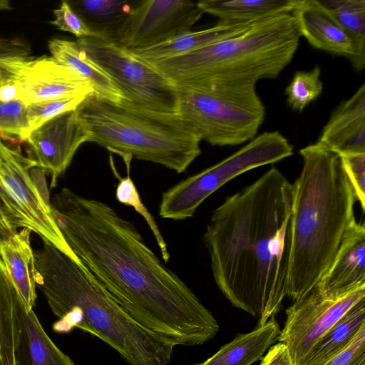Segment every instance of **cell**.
I'll return each mask as SVG.
<instances>
[{
  "label": "cell",
  "instance_id": "cell-38",
  "mask_svg": "<svg viewBox=\"0 0 365 365\" xmlns=\"http://www.w3.org/2000/svg\"><path fill=\"white\" fill-rule=\"evenodd\" d=\"M10 235L6 230H5L1 225H0V244L6 240Z\"/></svg>",
  "mask_w": 365,
  "mask_h": 365
},
{
  "label": "cell",
  "instance_id": "cell-36",
  "mask_svg": "<svg viewBox=\"0 0 365 365\" xmlns=\"http://www.w3.org/2000/svg\"><path fill=\"white\" fill-rule=\"evenodd\" d=\"M0 225L6 230L10 235H13L16 232V228L13 225L12 222L8 217L6 212L0 201Z\"/></svg>",
  "mask_w": 365,
  "mask_h": 365
},
{
  "label": "cell",
  "instance_id": "cell-20",
  "mask_svg": "<svg viewBox=\"0 0 365 365\" xmlns=\"http://www.w3.org/2000/svg\"><path fill=\"white\" fill-rule=\"evenodd\" d=\"M274 317L246 334L237 335L206 361L193 365H252L259 361L280 334Z\"/></svg>",
  "mask_w": 365,
  "mask_h": 365
},
{
  "label": "cell",
  "instance_id": "cell-17",
  "mask_svg": "<svg viewBox=\"0 0 365 365\" xmlns=\"http://www.w3.org/2000/svg\"><path fill=\"white\" fill-rule=\"evenodd\" d=\"M291 14L300 35L312 46L353 61L355 48L351 39L322 1L297 0Z\"/></svg>",
  "mask_w": 365,
  "mask_h": 365
},
{
  "label": "cell",
  "instance_id": "cell-30",
  "mask_svg": "<svg viewBox=\"0 0 365 365\" xmlns=\"http://www.w3.org/2000/svg\"><path fill=\"white\" fill-rule=\"evenodd\" d=\"M86 98H63L28 105L27 119L30 133L62 113L76 110Z\"/></svg>",
  "mask_w": 365,
  "mask_h": 365
},
{
  "label": "cell",
  "instance_id": "cell-29",
  "mask_svg": "<svg viewBox=\"0 0 365 365\" xmlns=\"http://www.w3.org/2000/svg\"><path fill=\"white\" fill-rule=\"evenodd\" d=\"M29 133L27 105L20 100L0 101V137L25 142Z\"/></svg>",
  "mask_w": 365,
  "mask_h": 365
},
{
  "label": "cell",
  "instance_id": "cell-34",
  "mask_svg": "<svg viewBox=\"0 0 365 365\" xmlns=\"http://www.w3.org/2000/svg\"><path fill=\"white\" fill-rule=\"evenodd\" d=\"M30 53L31 48L26 41L0 36V58L29 57Z\"/></svg>",
  "mask_w": 365,
  "mask_h": 365
},
{
  "label": "cell",
  "instance_id": "cell-33",
  "mask_svg": "<svg viewBox=\"0 0 365 365\" xmlns=\"http://www.w3.org/2000/svg\"><path fill=\"white\" fill-rule=\"evenodd\" d=\"M365 356V324L339 351L321 365H356Z\"/></svg>",
  "mask_w": 365,
  "mask_h": 365
},
{
  "label": "cell",
  "instance_id": "cell-16",
  "mask_svg": "<svg viewBox=\"0 0 365 365\" xmlns=\"http://www.w3.org/2000/svg\"><path fill=\"white\" fill-rule=\"evenodd\" d=\"M365 287V226L354 220L344 233L329 267L315 287L327 298Z\"/></svg>",
  "mask_w": 365,
  "mask_h": 365
},
{
  "label": "cell",
  "instance_id": "cell-27",
  "mask_svg": "<svg viewBox=\"0 0 365 365\" xmlns=\"http://www.w3.org/2000/svg\"><path fill=\"white\" fill-rule=\"evenodd\" d=\"M123 159L127 170V176L125 178H121L118 174L113 163V162L110 158L111 168L115 176L119 179L115 190L116 199L119 202L132 207L144 218L155 237L164 262H168L170 259V254L166 242L154 217L142 202L138 190L130 178V165L132 158L125 157Z\"/></svg>",
  "mask_w": 365,
  "mask_h": 365
},
{
  "label": "cell",
  "instance_id": "cell-7",
  "mask_svg": "<svg viewBox=\"0 0 365 365\" xmlns=\"http://www.w3.org/2000/svg\"><path fill=\"white\" fill-rule=\"evenodd\" d=\"M178 88V87H177ZM179 114L201 140L212 145H237L257 136L265 108L256 88L212 92L178 88Z\"/></svg>",
  "mask_w": 365,
  "mask_h": 365
},
{
  "label": "cell",
  "instance_id": "cell-32",
  "mask_svg": "<svg viewBox=\"0 0 365 365\" xmlns=\"http://www.w3.org/2000/svg\"><path fill=\"white\" fill-rule=\"evenodd\" d=\"M53 13L54 19L51 21V24L57 29L72 34L77 39L95 37L94 34L68 1H63Z\"/></svg>",
  "mask_w": 365,
  "mask_h": 365
},
{
  "label": "cell",
  "instance_id": "cell-5",
  "mask_svg": "<svg viewBox=\"0 0 365 365\" xmlns=\"http://www.w3.org/2000/svg\"><path fill=\"white\" fill-rule=\"evenodd\" d=\"M300 34L291 13L254 23L243 32L153 63L178 88L212 92L255 88L292 60Z\"/></svg>",
  "mask_w": 365,
  "mask_h": 365
},
{
  "label": "cell",
  "instance_id": "cell-12",
  "mask_svg": "<svg viewBox=\"0 0 365 365\" xmlns=\"http://www.w3.org/2000/svg\"><path fill=\"white\" fill-rule=\"evenodd\" d=\"M0 91L18 93L27 106L93 93L88 82L52 56L0 58Z\"/></svg>",
  "mask_w": 365,
  "mask_h": 365
},
{
  "label": "cell",
  "instance_id": "cell-25",
  "mask_svg": "<svg viewBox=\"0 0 365 365\" xmlns=\"http://www.w3.org/2000/svg\"><path fill=\"white\" fill-rule=\"evenodd\" d=\"M365 324V299L352 307L311 349L301 365H321L343 348Z\"/></svg>",
  "mask_w": 365,
  "mask_h": 365
},
{
  "label": "cell",
  "instance_id": "cell-23",
  "mask_svg": "<svg viewBox=\"0 0 365 365\" xmlns=\"http://www.w3.org/2000/svg\"><path fill=\"white\" fill-rule=\"evenodd\" d=\"M297 0H201L197 1L203 11L220 21H257L289 14Z\"/></svg>",
  "mask_w": 365,
  "mask_h": 365
},
{
  "label": "cell",
  "instance_id": "cell-10",
  "mask_svg": "<svg viewBox=\"0 0 365 365\" xmlns=\"http://www.w3.org/2000/svg\"><path fill=\"white\" fill-rule=\"evenodd\" d=\"M76 42L120 91L123 101L144 109L179 113L178 88L153 63L103 38L86 37Z\"/></svg>",
  "mask_w": 365,
  "mask_h": 365
},
{
  "label": "cell",
  "instance_id": "cell-21",
  "mask_svg": "<svg viewBox=\"0 0 365 365\" xmlns=\"http://www.w3.org/2000/svg\"><path fill=\"white\" fill-rule=\"evenodd\" d=\"M255 22L257 21H219L215 26L211 28L197 31H190L165 43L132 52L147 61L156 62L190 53L239 34Z\"/></svg>",
  "mask_w": 365,
  "mask_h": 365
},
{
  "label": "cell",
  "instance_id": "cell-11",
  "mask_svg": "<svg viewBox=\"0 0 365 365\" xmlns=\"http://www.w3.org/2000/svg\"><path fill=\"white\" fill-rule=\"evenodd\" d=\"M0 365H75L13 286L0 289Z\"/></svg>",
  "mask_w": 365,
  "mask_h": 365
},
{
  "label": "cell",
  "instance_id": "cell-6",
  "mask_svg": "<svg viewBox=\"0 0 365 365\" xmlns=\"http://www.w3.org/2000/svg\"><path fill=\"white\" fill-rule=\"evenodd\" d=\"M94 143L120 157L161 165L180 173L200 155L201 139L179 114L115 104L92 93L76 109Z\"/></svg>",
  "mask_w": 365,
  "mask_h": 365
},
{
  "label": "cell",
  "instance_id": "cell-3",
  "mask_svg": "<svg viewBox=\"0 0 365 365\" xmlns=\"http://www.w3.org/2000/svg\"><path fill=\"white\" fill-rule=\"evenodd\" d=\"M34 256L36 286L59 319L56 331L89 332L130 365H168L175 345L133 319L86 267L46 242Z\"/></svg>",
  "mask_w": 365,
  "mask_h": 365
},
{
  "label": "cell",
  "instance_id": "cell-13",
  "mask_svg": "<svg viewBox=\"0 0 365 365\" xmlns=\"http://www.w3.org/2000/svg\"><path fill=\"white\" fill-rule=\"evenodd\" d=\"M365 287L338 298H327L314 288L286 310L278 341L284 344L294 365H301L312 347L357 303Z\"/></svg>",
  "mask_w": 365,
  "mask_h": 365
},
{
  "label": "cell",
  "instance_id": "cell-9",
  "mask_svg": "<svg viewBox=\"0 0 365 365\" xmlns=\"http://www.w3.org/2000/svg\"><path fill=\"white\" fill-rule=\"evenodd\" d=\"M34 162L20 149L8 146L0 137V201L16 227L28 229L43 241L81 264L53 218L44 178L29 172Z\"/></svg>",
  "mask_w": 365,
  "mask_h": 365
},
{
  "label": "cell",
  "instance_id": "cell-22",
  "mask_svg": "<svg viewBox=\"0 0 365 365\" xmlns=\"http://www.w3.org/2000/svg\"><path fill=\"white\" fill-rule=\"evenodd\" d=\"M48 47L54 59L69 68L92 86L93 94L113 103L121 104L123 96L120 91L86 56L76 41L53 38L48 41Z\"/></svg>",
  "mask_w": 365,
  "mask_h": 365
},
{
  "label": "cell",
  "instance_id": "cell-8",
  "mask_svg": "<svg viewBox=\"0 0 365 365\" xmlns=\"http://www.w3.org/2000/svg\"><path fill=\"white\" fill-rule=\"evenodd\" d=\"M292 154V145L279 132H264L219 163L165 191L161 196L159 215L173 220L190 218L211 194L232 179Z\"/></svg>",
  "mask_w": 365,
  "mask_h": 365
},
{
  "label": "cell",
  "instance_id": "cell-14",
  "mask_svg": "<svg viewBox=\"0 0 365 365\" xmlns=\"http://www.w3.org/2000/svg\"><path fill=\"white\" fill-rule=\"evenodd\" d=\"M203 14L189 0L137 1L110 41L131 51L150 48L191 31Z\"/></svg>",
  "mask_w": 365,
  "mask_h": 365
},
{
  "label": "cell",
  "instance_id": "cell-2",
  "mask_svg": "<svg viewBox=\"0 0 365 365\" xmlns=\"http://www.w3.org/2000/svg\"><path fill=\"white\" fill-rule=\"evenodd\" d=\"M292 184L272 167L227 197L204 234L215 284L257 326L282 309L288 291Z\"/></svg>",
  "mask_w": 365,
  "mask_h": 365
},
{
  "label": "cell",
  "instance_id": "cell-39",
  "mask_svg": "<svg viewBox=\"0 0 365 365\" xmlns=\"http://www.w3.org/2000/svg\"><path fill=\"white\" fill-rule=\"evenodd\" d=\"M5 268H6V267H5V266H4V263H3V262H2V260H1V257H0V274L2 272V271H3Z\"/></svg>",
  "mask_w": 365,
  "mask_h": 365
},
{
  "label": "cell",
  "instance_id": "cell-18",
  "mask_svg": "<svg viewBox=\"0 0 365 365\" xmlns=\"http://www.w3.org/2000/svg\"><path fill=\"white\" fill-rule=\"evenodd\" d=\"M336 155L365 153V84L332 112L318 141Z\"/></svg>",
  "mask_w": 365,
  "mask_h": 365
},
{
  "label": "cell",
  "instance_id": "cell-31",
  "mask_svg": "<svg viewBox=\"0 0 365 365\" xmlns=\"http://www.w3.org/2000/svg\"><path fill=\"white\" fill-rule=\"evenodd\" d=\"M361 209H365V153L337 155Z\"/></svg>",
  "mask_w": 365,
  "mask_h": 365
},
{
  "label": "cell",
  "instance_id": "cell-4",
  "mask_svg": "<svg viewBox=\"0 0 365 365\" xmlns=\"http://www.w3.org/2000/svg\"><path fill=\"white\" fill-rule=\"evenodd\" d=\"M303 166L292 184L287 296L309 294L331 264L356 220L354 190L339 157L317 144L302 148Z\"/></svg>",
  "mask_w": 365,
  "mask_h": 365
},
{
  "label": "cell",
  "instance_id": "cell-19",
  "mask_svg": "<svg viewBox=\"0 0 365 365\" xmlns=\"http://www.w3.org/2000/svg\"><path fill=\"white\" fill-rule=\"evenodd\" d=\"M31 231L23 228L0 244V257L25 305L33 309L36 299V269L30 241Z\"/></svg>",
  "mask_w": 365,
  "mask_h": 365
},
{
  "label": "cell",
  "instance_id": "cell-35",
  "mask_svg": "<svg viewBox=\"0 0 365 365\" xmlns=\"http://www.w3.org/2000/svg\"><path fill=\"white\" fill-rule=\"evenodd\" d=\"M259 365H294L287 346L278 342L272 345Z\"/></svg>",
  "mask_w": 365,
  "mask_h": 365
},
{
  "label": "cell",
  "instance_id": "cell-37",
  "mask_svg": "<svg viewBox=\"0 0 365 365\" xmlns=\"http://www.w3.org/2000/svg\"><path fill=\"white\" fill-rule=\"evenodd\" d=\"M11 9L12 7L8 0H0V11L11 10Z\"/></svg>",
  "mask_w": 365,
  "mask_h": 365
},
{
  "label": "cell",
  "instance_id": "cell-28",
  "mask_svg": "<svg viewBox=\"0 0 365 365\" xmlns=\"http://www.w3.org/2000/svg\"><path fill=\"white\" fill-rule=\"evenodd\" d=\"M321 68L315 66L309 71H297L285 89L289 106L302 112L309 104L317 99L323 91L320 79Z\"/></svg>",
  "mask_w": 365,
  "mask_h": 365
},
{
  "label": "cell",
  "instance_id": "cell-24",
  "mask_svg": "<svg viewBox=\"0 0 365 365\" xmlns=\"http://www.w3.org/2000/svg\"><path fill=\"white\" fill-rule=\"evenodd\" d=\"M96 38L110 41L137 1L82 0L68 2Z\"/></svg>",
  "mask_w": 365,
  "mask_h": 365
},
{
  "label": "cell",
  "instance_id": "cell-26",
  "mask_svg": "<svg viewBox=\"0 0 365 365\" xmlns=\"http://www.w3.org/2000/svg\"><path fill=\"white\" fill-rule=\"evenodd\" d=\"M351 39L355 56L351 62L361 71L365 66V0L322 1Z\"/></svg>",
  "mask_w": 365,
  "mask_h": 365
},
{
  "label": "cell",
  "instance_id": "cell-15",
  "mask_svg": "<svg viewBox=\"0 0 365 365\" xmlns=\"http://www.w3.org/2000/svg\"><path fill=\"white\" fill-rule=\"evenodd\" d=\"M90 132L76 110L62 113L32 130L27 143L36 168L48 172L53 184L70 165L76 152L88 142Z\"/></svg>",
  "mask_w": 365,
  "mask_h": 365
},
{
  "label": "cell",
  "instance_id": "cell-1",
  "mask_svg": "<svg viewBox=\"0 0 365 365\" xmlns=\"http://www.w3.org/2000/svg\"><path fill=\"white\" fill-rule=\"evenodd\" d=\"M52 214L81 264L137 322L175 346L215 336L219 325L191 289L167 267L130 221L109 205L64 187Z\"/></svg>",
  "mask_w": 365,
  "mask_h": 365
}]
</instances>
